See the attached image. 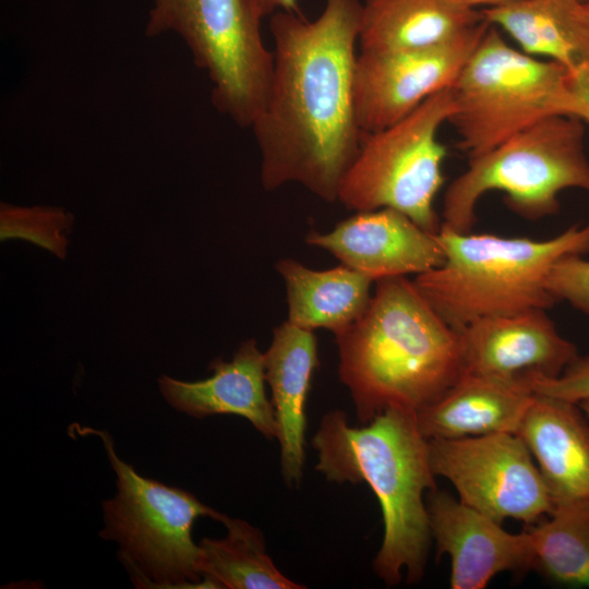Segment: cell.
I'll return each instance as SVG.
<instances>
[{
	"mask_svg": "<svg viewBox=\"0 0 589 589\" xmlns=\"http://www.w3.org/2000/svg\"><path fill=\"white\" fill-rule=\"evenodd\" d=\"M276 271L285 281L288 322L309 330L326 328L335 336L366 310L373 280L344 264L315 271L292 259H281Z\"/></svg>",
	"mask_w": 589,
	"mask_h": 589,
	"instance_id": "44dd1931",
	"label": "cell"
},
{
	"mask_svg": "<svg viewBox=\"0 0 589 589\" xmlns=\"http://www.w3.org/2000/svg\"><path fill=\"white\" fill-rule=\"evenodd\" d=\"M84 431L103 441L117 476V494L103 502L105 527L99 536L119 544V557L135 586L218 588L200 573V546L193 542L191 531L199 517L221 521L226 515L184 490L137 473L116 454L108 432Z\"/></svg>",
	"mask_w": 589,
	"mask_h": 589,
	"instance_id": "52a82bcc",
	"label": "cell"
},
{
	"mask_svg": "<svg viewBox=\"0 0 589 589\" xmlns=\"http://www.w3.org/2000/svg\"><path fill=\"white\" fill-rule=\"evenodd\" d=\"M264 359L278 424L281 471L286 482L298 483L304 465L305 401L318 364L313 330L284 322L273 330Z\"/></svg>",
	"mask_w": 589,
	"mask_h": 589,
	"instance_id": "ac0fdd59",
	"label": "cell"
},
{
	"mask_svg": "<svg viewBox=\"0 0 589 589\" xmlns=\"http://www.w3.org/2000/svg\"><path fill=\"white\" fill-rule=\"evenodd\" d=\"M459 332L465 372L483 376L553 378L579 356L543 309L479 318Z\"/></svg>",
	"mask_w": 589,
	"mask_h": 589,
	"instance_id": "7c38bea8",
	"label": "cell"
},
{
	"mask_svg": "<svg viewBox=\"0 0 589 589\" xmlns=\"http://www.w3.org/2000/svg\"><path fill=\"white\" fill-rule=\"evenodd\" d=\"M1 240L21 238L64 259L73 216L61 207H21L1 203Z\"/></svg>",
	"mask_w": 589,
	"mask_h": 589,
	"instance_id": "cb8c5ba5",
	"label": "cell"
},
{
	"mask_svg": "<svg viewBox=\"0 0 589 589\" xmlns=\"http://www.w3.org/2000/svg\"><path fill=\"white\" fill-rule=\"evenodd\" d=\"M580 1H582V2H589V0H580Z\"/></svg>",
	"mask_w": 589,
	"mask_h": 589,
	"instance_id": "1f68e13d",
	"label": "cell"
},
{
	"mask_svg": "<svg viewBox=\"0 0 589 589\" xmlns=\"http://www.w3.org/2000/svg\"><path fill=\"white\" fill-rule=\"evenodd\" d=\"M251 0H154L145 34H178L213 84L212 103L241 128L263 111L274 55Z\"/></svg>",
	"mask_w": 589,
	"mask_h": 589,
	"instance_id": "9c48e42d",
	"label": "cell"
},
{
	"mask_svg": "<svg viewBox=\"0 0 589 589\" xmlns=\"http://www.w3.org/2000/svg\"><path fill=\"white\" fill-rule=\"evenodd\" d=\"M426 508L437 557L447 554L450 560L452 589H483L503 572L530 569L527 529L506 531L501 522L437 489L429 492Z\"/></svg>",
	"mask_w": 589,
	"mask_h": 589,
	"instance_id": "5bb4252c",
	"label": "cell"
},
{
	"mask_svg": "<svg viewBox=\"0 0 589 589\" xmlns=\"http://www.w3.org/2000/svg\"><path fill=\"white\" fill-rule=\"evenodd\" d=\"M585 5H586L587 13L589 15V2H585Z\"/></svg>",
	"mask_w": 589,
	"mask_h": 589,
	"instance_id": "4dcf8cb0",
	"label": "cell"
},
{
	"mask_svg": "<svg viewBox=\"0 0 589 589\" xmlns=\"http://www.w3.org/2000/svg\"><path fill=\"white\" fill-rule=\"evenodd\" d=\"M223 539H202L199 568L202 577L218 588L228 589H300L284 576L266 553L261 531L241 519L227 515Z\"/></svg>",
	"mask_w": 589,
	"mask_h": 589,
	"instance_id": "603a6c76",
	"label": "cell"
},
{
	"mask_svg": "<svg viewBox=\"0 0 589 589\" xmlns=\"http://www.w3.org/2000/svg\"><path fill=\"white\" fill-rule=\"evenodd\" d=\"M305 242L373 281L417 276L438 267L445 257L438 232L423 229L393 208L358 212L328 232L310 231Z\"/></svg>",
	"mask_w": 589,
	"mask_h": 589,
	"instance_id": "4fadbf2b",
	"label": "cell"
},
{
	"mask_svg": "<svg viewBox=\"0 0 589 589\" xmlns=\"http://www.w3.org/2000/svg\"><path fill=\"white\" fill-rule=\"evenodd\" d=\"M365 312L336 337L339 377L368 424L388 409L418 412L465 372L460 332L406 276L375 281Z\"/></svg>",
	"mask_w": 589,
	"mask_h": 589,
	"instance_id": "7a4b0ae2",
	"label": "cell"
},
{
	"mask_svg": "<svg viewBox=\"0 0 589 589\" xmlns=\"http://www.w3.org/2000/svg\"><path fill=\"white\" fill-rule=\"evenodd\" d=\"M575 88L581 98L589 105V68L573 73Z\"/></svg>",
	"mask_w": 589,
	"mask_h": 589,
	"instance_id": "83f0119b",
	"label": "cell"
},
{
	"mask_svg": "<svg viewBox=\"0 0 589 589\" xmlns=\"http://www.w3.org/2000/svg\"><path fill=\"white\" fill-rule=\"evenodd\" d=\"M532 387L536 394L577 404L589 398V356H578L557 377H536Z\"/></svg>",
	"mask_w": 589,
	"mask_h": 589,
	"instance_id": "484cf974",
	"label": "cell"
},
{
	"mask_svg": "<svg viewBox=\"0 0 589 589\" xmlns=\"http://www.w3.org/2000/svg\"><path fill=\"white\" fill-rule=\"evenodd\" d=\"M491 25L483 20L461 36L433 47L360 51L354 68V108L363 133L399 121L448 88Z\"/></svg>",
	"mask_w": 589,
	"mask_h": 589,
	"instance_id": "8fae6325",
	"label": "cell"
},
{
	"mask_svg": "<svg viewBox=\"0 0 589 589\" xmlns=\"http://www.w3.org/2000/svg\"><path fill=\"white\" fill-rule=\"evenodd\" d=\"M316 470L328 481L366 482L380 501L384 537L373 567L388 586L419 581L432 541L424 493L436 489L428 440L416 412L388 409L361 428L346 414H325L314 435Z\"/></svg>",
	"mask_w": 589,
	"mask_h": 589,
	"instance_id": "3957f363",
	"label": "cell"
},
{
	"mask_svg": "<svg viewBox=\"0 0 589 589\" xmlns=\"http://www.w3.org/2000/svg\"><path fill=\"white\" fill-rule=\"evenodd\" d=\"M532 381L464 372L436 400L416 413L418 428L426 440L516 434L536 395Z\"/></svg>",
	"mask_w": 589,
	"mask_h": 589,
	"instance_id": "e0dca14e",
	"label": "cell"
},
{
	"mask_svg": "<svg viewBox=\"0 0 589 589\" xmlns=\"http://www.w3.org/2000/svg\"><path fill=\"white\" fill-rule=\"evenodd\" d=\"M361 11L360 0H325L311 21L297 12L271 16L273 76L251 127L266 191L293 182L337 201L362 137L353 95Z\"/></svg>",
	"mask_w": 589,
	"mask_h": 589,
	"instance_id": "6da1fadb",
	"label": "cell"
},
{
	"mask_svg": "<svg viewBox=\"0 0 589 589\" xmlns=\"http://www.w3.org/2000/svg\"><path fill=\"white\" fill-rule=\"evenodd\" d=\"M578 404H579V406L581 407V409L584 410V412L586 413V416L589 419V398H586V399L579 401Z\"/></svg>",
	"mask_w": 589,
	"mask_h": 589,
	"instance_id": "f546056e",
	"label": "cell"
},
{
	"mask_svg": "<svg viewBox=\"0 0 589 589\" xmlns=\"http://www.w3.org/2000/svg\"><path fill=\"white\" fill-rule=\"evenodd\" d=\"M516 434L554 505L589 496V419L579 404L536 394Z\"/></svg>",
	"mask_w": 589,
	"mask_h": 589,
	"instance_id": "2e32d148",
	"label": "cell"
},
{
	"mask_svg": "<svg viewBox=\"0 0 589 589\" xmlns=\"http://www.w3.org/2000/svg\"><path fill=\"white\" fill-rule=\"evenodd\" d=\"M526 529L532 548L530 569L557 585L589 588V496L555 505Z\"/></svg>",
	"mask_w": 589,
	"mask_h": 589,
	"instance_id": "7402d4cb",
	"label": "cell"
},
{
	"mask_svg": "<svg viewBox=\"0 0 589 589\" xmlns=\"http://www.w3.org/2000/svg\"><path fill=\"white\" fill-rule=\"evenodd\" d=\"M568 255L561 259L548 278V289L556 302L566 301L589 315V259Z\"/></svg>",
	"mask_w": 589,
	"mask_h": 589,
	"instance_id": "d4e9b609",
	"label": "cell"
},
{
	"mask_svg": "<svg viewBox=\"0 0 589 589\" xmlns=\"http://www.w3.org/2000/svg\"><path fill=\"white\" fill-rule=\"evenodd\" d=\"M435 477L455 488L458 500L498 522L533 525L554 510V502L525 443L514 433L431 438Z\"/></svg>",
	"mask_w": 589,
	"mask_h": 589,
	"instance_id": "30bf717a",
	"label": "cell"
},
{
	"mask_svg": "<svg viewBox=\"0 0 589 589\" xmlns=\"http://www.w3.org/2000/svg\"><path fill=\"white\" fill-rule=\"evenodd\" d=\"M438 237L444 262L413 283L458 330L488 316L550 309L556 302L548 289L553 266L565 256L589 254V223L542 240L444 227Z\"/></svg>",
	"mask_w": 589,
	"mask_h": 589,
	"instance_id": "277c9868",
	"label": "cell"
},
{
	"mask_svg": "<svg viewBox=\"0 0 589 589\" xmlns=\"http://www.w3.org/2000/svg\"><path fill=\"white\" fill-rule=\"evenodd\" d=\"M450 123L468 158L553 116L589 123V105L564 65L525 53L490 26L450 86Z\"/></svg>",
	"mask_w": 589,
	"mask_h": 589,
	"instance_id": "5b68a950",
	"label": "cell"
},
{
	"mask_svg": "<svg viewBox=\"0 0 589 589\" xmlns=\"http://www.w3.org/2000/svg\"><path fill=\"white\" fill-rule=\"evenodd\" d=\"M259 15L264 19L277 12H297L299 0H251Z\"/></svg>",
	"mask_w": 589,
	"mask_h": 589,
	"instance_id": "4316f807",
	"label": "cell"
},
{
	"mask_svg": "<svg viewBox=\"0 0 589 589\" xmlns=\"http://www.w3.org/2000/svg\"><path fill=\"white\" fill-rule=\"evenodd\" d=\"M462 4L479 10L498 8L520 0H459Z\"/></svg>",
	"mask_w": 589,
	"mask_h": 589,
	"instance_id": "f1b7e54d",
	"label": "cell"
},
{
	"mask_svg": "<svg viewBox=\"0 0 589 589\" xmlns=\"http://www.w3.org/2000/svg\"><path fill=\"white\" fill-rule=\"evenodd\" d=\"M453 106L448 87L392 125L363 133L340 181L337 201L356 212L393 208L437 233L442 221L434 201L444 183L447 155L437 135Z\"/></svg>",
	"mask_w": 589,
	"mask_h": 589,
	"instance_id": "ba28073f",
	"label": "cell"
},
{
	"mask_svg": "<svg viewBox=\"0 0 589 589\" xmlns=\"http://www.w3.org/2000/svg\"><path fill=\"white\" fill-rule=\"evenodd\" d=\"M567 189L589 194L585 127L578 118L553 116L470 157L445 191L441 227L471 231L478 202L492 191L503 193L516 215L538 220L560 211L558 195Z\"/></svg>",
	"mask_w": 589,
	"mask_h": 589,
	"instance_id": "8992f818",
	"label": "cell"
},
{
	"mask_svg": "<svg viewBox=\"0 0 589 589\" xmlns=\"http://www.w3.org/2000/svg\"><path fill=\"white\" fill-rule=\"evenodd\" d=\"M484 20L459 0H363L360 51L419 49L448 43Z\"/></svg>",
	"mask_w": 589,
	"mask_h": 589,
	"instance_id": "d6986e66",
	"label": "cell"
},
{
	"mask_svg": "<svg viewBox=\"0 0 589 589\" xmlns=\"http://www.w3.org/2000/svg\"><path fill=\"white\" fill-rule=\"evenodd\" d=\"M213 374L184 382L161 375L158 385L176 410L202 419L213 414H237L249 420L267 438L278 436L272 401L265 394V359L254 339L243 341L231 361L220 358L209 364Z\"/></svg>",
	"mask_w": 589,
	"mask_h": 589,
	"instance_id": "9a60e30c",
	"label": "cell"
},
{
	"mask_svg": "<svg viewBox=\"0 0 589 589\" xmlns=\"http://www.w3.org/2000/svg\"><path fill=\"white\" fill-rule=\"evenodd\" d=\"M527 55L555 61L570 72L589 68V15L580 0H520L481 10Z\"/></svg>",
	"mask_w": 589,
	"mask_h": 589,
	"instance_id": "ffe728a7",
	"label": "cell"
}]
</instances>
